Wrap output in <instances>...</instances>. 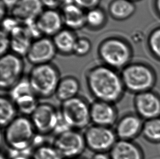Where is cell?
<instances>
[{
    "label": "cell",
    "instance_id": "5bb4252c",
    "mask_svg": "<svg viewBox=\"0 0 160 159\" xmlns=\"http://www.w3.org/2000/svg\"><path fill=\"white\" fill-rule=\"evenodd\" d=\"M144 120L136 112H128L119 118L114 125L118 140L134 141L142 135Z\"/></svg>",
    "mask_w": 160,
    "mask_h": 159
},
{
    "label": "cell",
    "instance_id": "e575fe53",
    "mask_svg": "<svg viewBox=\"0 0 160 159\" xmlns=\"http://www.w3.org/2000/svg\"><path fill=\"white\" fill-rule=\"evenodd\" d=\"M155 6L158 15H160V0H155Z\"/></svg>",
    "mask_w": 160,
    "mask_h": 159
},
{
    "label": "cell",
    "instance_id": "8d00e7d4",
    "mask_svg": "<svg viewBox=\"0 0 160 159\" xmlns=\"http://www.w3.org/2000/svg\"><path fill=\"white\" fill-rule=\"evenodd\" d=\"M132 1H134V0H132Z\"/></svg>",
    "mask_w": 160,
    "mask_h": 159
},
{
    "label": "cell",
    "instance_id": "277c9868",
    "mask_svg": "<svg viewBox=\"0 0 160 159\" xmlns=\"http://www.w3.org/2000/svg\"><path fill=\"white\" fill-rule=\"evenodd\" d=\"M60 71L52 63L33 65L28 79L33 92L39 99H49L55 95L60 80Z\"/></svg>",
    "mask_w": 160,
    "mask_h": 159
},
{
    "label": "cell",
    "instance_id": "1f68e13d",
    "mask_svg": "<svg viewBox=\"0 0 160 159\" xmlns=\"http://www.w3.org/2000/svg\"><path fill=\"white\" fill-rule=\"evenodd\" d=\"M101 0H73L74 4L77 5L84 11L99 7Z\"/></svg>",
    "mask_w": 160,
    "mask_h": 159
},
{
    "label": "cell",
    "instance_id": "4dcf8cb0",
    "mask_svg": "<svg viewBox=\"0 0 160 159\" xmlns=\"http://www.w3.org/2000/svg\"><path fill=\"white\" fill-rule=\"evenodd\" d=\"M0 44H1V56L9 52L11 49V36L3 31L1 32L0 35Z\"/></svg>",
    "mask_w": 160,
    "mask_h": 159
},
{
    "label": "cell",
    "instance_id": "3957f363",
    "mask_svg": "<svg viewBox=\"0 0 160 159\" xmlns=\"http://www.w3.org/2000/svg\"><path fill=\"white\" fill-rule=\"evenodd\" d=\"M120 75L126 91L134 95L152 90L157 82L156 72L144 63H131L121 70Z\"/></svg>",
    "mask_w": 160,
    "mask_h": 159
},
{
    "label": "cell",
    "instance_id": "d590c367",
    "mask_svg": "<svg viewBox=\"0 0 160 159\" xmlns=\"http://www.w3.org/2000/svg\"><path fill=\"white\" fill-rule=\"evenodd\" d=\"M85 159L84 158H83L82 157H77V158H74V159Z\"/></svg>",
    "mask_w": 160,
    "mask_h": 159
},
{
    "label": "cell",
    "instance_id": "83f0119b",
    "mask_svg": "<svg viewBox=\"0 0 160 159\" xmlns=\"http://www.w3.org/2000/svg\"><path fill=\"white\" fill-rule=\"evenodd\" d=\"M148 42L150 51L154 56L160 60V27L152 31Z\"/></svg>",
    "mask_w": 160,
    "mask_h": 159
},
{
    "label": "cell",
    "instance_id": "603a6c76",
    "mask_svg": "<svg viewBox=\"0 0 160 159\" xmlns=\"http://www.w3.org/2000/svg\"><path fill=\"white\" fill-rule=\"evenodd\" d=\"M136 11L132 0H112L108 6L111 17L117 20H124L131 17Z\"/></svg>",
    "mask_w": 160,
    "mask_h": 159
},
{
    "label": "cell",
    "instance_id": "836d02e7",
    "mask_svg": "<svg viewBox=\"0 0 160 159\" xmlns=\"http://www.w3.org/2000/svg\"><path fill=\"white\" fill-rule=\"evenodd\" d=\"M91 159H111L109 153H94Z\"/></svg>",
    "mask_w": 160,
    "mask_h": 159
},
{
    "label": "cell",
    "instance_id": "f1b7e54d",
    "mask_svg": "<svg viewBox=\"0 0 160 159\" xmlns=\"http://www.w3.org/2000/svg\"><path fill=\"white\" fill-rule=\"evenodd\" d=\"M91 41L86 37H78L74 47L73 54L79 57L86 56L91 51Z\"/></svg>",
    "mask_w": 160,
    "mask_h": 159
},
{
    "label": "cell",
    "instance_id": "6da1fadb",
    "mask_svg": "<svg viewBox=\"0 0 160 159\" xmlns=\"http://www.w3.org/2000/svg\"><path fill=\"white\" fill-rule=\"evenodd\" d=\"M85 81L95 100L116 104L126 92L120 73L103 64L89 69L85 74Z\"/></svg>",
    "mask_w": 160,
    "mask_h": 159
},
{
    "label": "cell",
    "instance_id": "d4e9b609",
    "mask_svg": "<svg viewBox=\"0 0 160 159\" xmlns=\"http://www.w3.org/2000/svg\"><path fill=\"white\" fill-rule=\"evenodd\" d=\"M107 15L104 9L100 7L87 11L86 26L92 30H98L106 24Z\"/></svg>",
    "mask_w": 160,
    "mask_h": 159
},
{
    "label": "cell",
    "instance_id": "4fadbf2b",
    "mask_svg": "<svg viewBox=\"0 0 160 159\" xmlns=\"http://www.w3.org/2000/svg\"><path fill=\"white\" fill-rule=\"evenodd\" d=\"M58 53L52 38L42 36L31 43L26 57L33 65L52 62Z\"/></svg>",
    "mask_w": 160,
    "mask_h": 159
},
{
    "label": "cell",
    "instance_id": "9a60e30c",
    "mask_svg": "<svg viewBox=\"0 0 160 159\" xmlns=\"http://www.w3.org/2000/svg\"><path fill=\"white\" fill-rule=\"evenodd\" d=\"M119 118L118 110L114 104L98 100L90 104L92 124L112 128Z\"/></svg>",
    "mask_w": 160,
    "mask_h": 159
},
{
    "label": "cell",
    "instance_id": "ffe728a7",
    "mask_svg": "<svg viewBox=\"0 0 160 159\" xmlns=\"http://www.w3.org/2000/svg\"><path fill=\"white\" fill-rule=\"evenodd\" d=\"M81 84L73 76H65L61 78L56 88L55 96L61 103L79 96Z\"/></svg>",
    "mask_w": 160,
    "mask_h": 159
},
{
    "label": "cell",
    "instance_id": "8992f818",
    "mask_svg": "<svg viewBox=\"0 0 160 159\" xmlns=\"http://www.w3.org/2000/svg\"><path fill=\"white\" fill-rule=\"evenodd\" d=\"M59 112L69 129L80 131L87 129L91 123L90 104L84 98L79 95L61 103Z\"/></svg>",
    "mask_w": 160,
    "mask_h": 159
},
{
    "label": "cell",
    "instance_id": "e0dca14e",
    "mask_svg": "<svg viewBox=\"0 0 160 159\" xmlns=\"http://www.w3.org/2000/svg\"><path fill=\"white\" fill-rule=\"evenodd\" d=\"M109 154L111 159H145L142 147L134 141L118 140Z\"/></svg>",
    "mask_w": 160,
    "mask_h": 159
},
{
    "label": "cell",
    "instance_id": "30bf717a",
    "mask_svg": "<svg viewBox=\"0 0 160 159\" xmlns=\"http://www.w3.org/2000/svg\"><path fill=\"white\" fill-rule=\"evenodd\" d=\"M30 118L37 134L47 136L55 133L61 116L59 110L52 104L39 103Z\"/></svg>",
    "mask_w": 160,
    "mask_h": 159
},
{
    "label": "cell",
    "instance_id": "5b68a950",
    "mask_svg": "<svg viewBox=\"0 0 160 159\" xmlns=\"http://www.w3.org/2000/svg\"><path fill=\"white\" fill-rule=\"evenodd\" d=\"M98 54L102 64L115 70H122L131 63V47L126 41L118 37H109L101 43Z\"/></svg>",
    "mask_w": 160,
    "mask_h": 159
},
{
    "label": "cell",
    "instance_id": "484cf974",
    "mask_svg": "<svg viewBox=\"0 0 160 159\" xmlns=\"http://www.w3.org/2000/svg\"><path fill=\"white\" fill-rule=\"evenodd\" d=\"M142 135L148 142L160 143V117L144 121Z\"/></svg>",
    "mask_w": 160,
    "mask_h": 159
},
{
    "label": "cell",
    "instance_id": "d6986e66",
    "mask_svg": "<svg viewBox=\"0 0 160 159\" xmlns=\"http://www.w3.org/2000/svg\"><path fill=\"white\" fill-rule=\"evenodd\" d=\"M60 12L66 28L74 31L86 26V12L73 2L63 6Z\"/></svg>",
    "mask_w": 160,
    "mask_h": 159
},
{
    "label": "cell",
    "instance_id": "cb8c5ba5",
    "mask_svg": "<svg viewBox=\"0 0 160 159\" xmlns=\"http://www.w3.org/2000/svg\"><path fill=\"white\" fill-rule=\"evenodd\" d=\"M17 108L9 95L2 94L0 98V124L2 129L18 116Z\"/></svg>",
    "mask_w": 160,
    "mask_h": 159
},
{
    "label": "cell",
    "instance_id": "ac0fdd59",
    "mask_svg": "<svg viewBox=\"0 0 160 159\" xmlns=\"http://www.w3.org/2000/svg\"><path fill=\"white\" fill-rule=\"evenodd\" d=\"M43 11L41 0H20L12 13L20 22H24L37 19Z\"/></svg>",
    "mask_w": 160,
    "mask_h": 159
},
{
    "label": "cell",
    "instance_id": "52a82bcc",
    "mask_svg": "<svg viewBox=\"0 0 160 159\" xmlns=\"http://www.w3.org/2000/svg\"><path fill=\"white\" fill-rule=\"evenodd\" d=\"M25 65L22 58L13 52L1 56L0 87L4 92H9L24 77Z\"/></svg>",
    "mask_w": 160,
    "mask_h": 159
},
{
    "label": "cell",
    "instance_id": "7a4b0ae2",
    "mask_svg": "<svg viewBox=\"0 0 160 159\" xmlns=\"http://www.w3.org/2000/svg\"><path fill=\"white\" fill-rule=\"evenodd\" d=\"M4 143L13 153L23 154L34 145L38 135L30 117L18 116L3 129Z\"/></svg>",
    "mask_w": 160,
    "mask_h": 159
},
{
    "label": "cell",
    "instance_id": "d6a6232c",
    "mask_svg": "<svg viewBox=\"0 0 160 159\" xmlns=\"http://www.w3.org/2000/svg\"><path fill=\"white\" fill-rule=\"evenodd\" d=\"M20 0H1V3L3 4L7 9L11 11L15 7L19 2Z\"/></svg>",
    "mask_w": 160,
    "mask_h": 159
},
{
    "label": "cell",
    "instance_id": "7402d4cb",
    "mask_svg": "<svg viewBox=\"0 0 160 159\" xmlns=\"http://www.w3.org/2000/svg\"><path fill=\"white\" fill-rule=\"evenodd\" d=\"M10 36L12 52L22 57V56L26 57L32 41L26 33L24 27L20 26Z\"/></svg>",
    "mask_w": 160,
    "mask_h": 159
},
{
    "label": "cell",
    "instance_id": "8fae6325",
    "mask_svg": "<svg viewBox=\"0 0 160 159\" xmlns=\"http://www.w3.org/2000/svg\"><path fill=\"white\" fill-rule=\"evenodd\" d=\"M8 92L20 115L30 117L39 104V99L31 87L28 77L23 78Z\"/></svg>",
    "mask_w": 160,
    "mask_h": 159
},
{
    "label": "cell",
    "instance_id": "ba28073f",
    "mask_svg": "<svg viewBox=\"0 0 160 159\" xmlns=\"http://www.w3.org/2000/svg\"><path fill=\"white\" fill-rule=\"evenodd\" d=\"M52 144L63 159L81 157L87 148L83 133L74 129L55 135Z\"/></svg>",
    "mask_w": 160,
    "mask_h": 159
},
{
    "label": "cell",
    "instance_id": "f546056e",
    "mask_svg": "<svg viewBox=\"0 0 160 159\" xmlns=\"http://www.w3.org/2000/svg\"><path fill=\"white\" fill-rule=\"evenodd\" d=\"M2 30L6 33L11 35L12 33L21 26V22L13 15L5 17L2 20Z\"/></svg>",
    "mask_w": 160,
    "mask_h": 159
},
{
    "label": "cell",
    "instance_id": "7c38bea8",
    "mask_svg": "<svg viewBox=\"0 0 160 159\" xmlns=\"http://www.w3.org/2000/svg\"><path fill=\"white\" fill-rule=\"evenodd\" d=\"M133 106L144 121L160 117V94L152 89L134 95Z\"/></svg>",
    "mask_w": 160,
    "mask_h": 159
},
{
    "label": "cell",
    "instance_id": "4316f807",
    "mask_svg": "<svg viewBox=\"0 0 160 159\" xmlns=\"http://www.w3.org/2000/svg\"><path fill=\"white\" fill-rule=\"evenodd\" d=\"M31 159H63L53 145L39 144L33 149L31 153Z\"/></svg>",
    "mask_w": 160,
    "mask_h": 159
},
{
    "label": "cell",
    "instance_id": "2e32d148",
    "mask_svg": "<svg viewBox=\"0 0 160 159\" xmlns=\"http://www.w3.org/2000/svg\"><path fill=\"white\" fill-rule=\"evenodd\" d=\"M36 22L42 35L46 37H53L64 26L60 12L54 9H44Z\"/></svg>",
    "mask_w": 160,
    "mask_h": 159
},
{
    "label": "cell",
    "instance_id": "9c48e42d",
    "mask_svg": "<svg viewBox=\"0 0 160 159\" xmlns=\"http://www.w3.org/2000/svg\"><path fill=\"white\" fill-rule=\"evenodd\" d=\"M87 148L94 153H109L118 138L112 128L91 124L83 133Z\"/></svg>",
    "mask_w": 160,
    "mask_h": 159
},
{
    "label": "cell",
    "instance_id": "44dd1931",
    "mask_svg": "<svg viewBox=\"0 0 160 159\" xmlns=\"http://www.w3.org/2000/svg\"><path fill=\"white\" fill-rule=\"evenodd\" d=\"M77 38L74 31L63 28L53 36L52 39L58 52L63 55H69L73 54Z\"/></svg>",
    "mask_w": 160,
    "mask_h": 159
}]
</instances>
